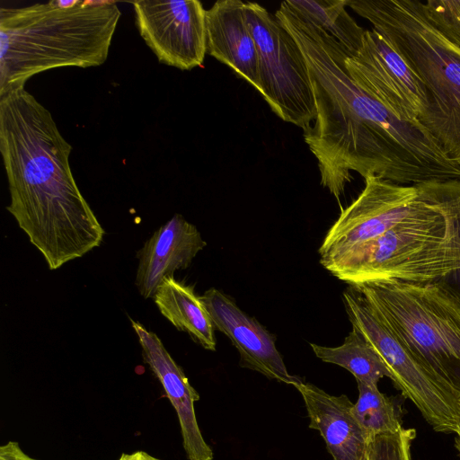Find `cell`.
I'll list each match as a JSON object with an SVG mask.
<instances>
[{
  "instance_id": "obj_20",
  "label": "cell",
  "mask_w": 460,
  "mask_h": 460,
  "mask_svg": "<svg viewBox=\"0 0 460 460\" xmlns=\"http://www.w3.org/2000/svg\"><path fill=\"white\" fill-rule=\"evenodd\" d=\"M415 186L444 217L447 234L457 257V268L438 281L460 296V180L430 181Z\"/></svg>"
},
{
  "instance_id": "obj_19",
  "label": "cell",
  "mask_w": 460,
  "mask_h": 460,
  "mask_svg": "<svg viewBox=\"0 0 460 460\" xmlns=\"http://www.w3.org/2000/svg\"><path fill=\"white\" fill-rule=\"evenodd\" d=\"M310 346L318 358L344 367L357 382L377 385L382 377H392L378 352L353 328L341 346L332 348L314 343Z\"/></svg>"
},
{
  "instance_id": "obj_21",
  "label": "cell",
  "mask_w": 460,
  "mask_h": 460,
  "mask_svg": "<svg viewBox=\"0 0 460 460\" xmlns=\"http://www.w3.org/2000/svg\"><path fill=\"white\" fill-rule=\"evenodd\" d=\"M358 398L353 413L361 427L373 438L395 433L402 428L400 409L393 399L382 394L377 385L357 382Z\"/></svg>"
},
{
  "instance_id": "obj_4",
  "label": "cell",
  "mask_w": 460,
  "mask_h": 460,
  "mask_svg": "<svg viewBox=\"0 0 460 460\" xmlns=\"http://www.w3.org/2000/svg\"><path fill=\"white\" fill-rule=\"evenodd\" d=\"M389 40L424 84L419 121L460 166V48L428 19L420 0H346Z\"/></svg>"
},
{
  "instance_id": "obj_14",
  "label": "cell",
  "mask_w": 460,
  "mask_h": 460,
  "mask_svg": "<svg viewBox=\"0 0 460 460\" xmlns=\"http://www.w3.org/2000/svg\"><path fill=\"white\" fill-rule=\"evenodd\" d=\"M294 386L305 402L309 428L320 432L333 460H368L373 438L357 420L347 395L329 394L302 380Z\"/></svg>"
},
{
  "instance_id": "obj_24",
  "label": "cell",
  "mask_w": 460,
  "mask_h": 460,
  "mask_svg": "<svg viewBox=\"0 0 460 460\" xmlns=\"http://www.w3.org/2000/svg\"><path fill=\"white\" fill-rule=\"evenodd\" d=\"M0 460H38L27 455L16 441L0 447Z\"/></svg>"
},
{
  "instance_id": "obj_26",
  "label": "cell",
  "mask_w": 460,
  "mask_h": 460,
  "mask_svg": "<svg viewBox=\"0 0 460 460\" xmlns=\"http://www.w3.org/2000/svg\"><path fill=\"white\" fill-rule=\"evenodd\" d=\"M455 446H456V449L458 450V452L460 453V430L456 434V437L455 439Z\"/></svg>"
},
{
  "instance_id": "obj_7",
  "label": "cell",
  "mask_w": 460,
  "mask_h": 460,
  "mask_svg": "<svg viewBox=\"0 0 460 460\" xmlns=\"http://www.w3.org/2000/svg\"><path fill=\"white\" fill-rule=\"evenodd\" d=\"M244 14L257 47L258 92L278 117L306 131L316 118V108L297 43L262 5L244 2Z\"/></svg>"
},
{
  "instance_id": "obj_2",
  "label": "cell",
  "mask_w": 460,
  "mask_h": 460,
  "mask_svg": "<svg viewBox=\"0 0 460 460\" xmlns=\"http://www.w3.org/2000/svg\"><path fill=\"white\" fill-rule=\"evenodd\" d=\"M71 151L50 111L24 87L0 96L6 209L52 270L100 246L104 235L75 181Z\"/></svg>"
},
{
  "instance_id": "obj_25",
  "label": "cell",
  "mask_w": 460,
  "mask_h": 460,
  "mask_svg": "<svg viewBox=\"0 0 460 460\" xmlns=\"http://www.w3.org/2000/svg\"><path fill=\"white\" fill-rule=\"evenodd\" d=\"M118 460H161L149 453L142 450L132 453H122Z\"/></svg>"
},
{
  "instance_id": "obj_23",
  "label": "cell",
  "mask_w": 460,
  "mask_h": 460,
  "mask_svg": "<svg viewBox=\"0 0 460 460\" xmlns=\"http://www.w3.org/2000/svg\"><path fill=\"white\" fill-rule=\"evenodd\" d=\"M415 430L403 427L395 433L378 435L370 443L368 460H411Z\"/></svg>"
},
{
  "instance_id": "obj_11",
  "label": "cell",
  "mask_w": 460,
  "mask_h": 460,
  "mask_svg": "<svg viewBox=\"0 0 460 460\" xmlns=\"http://www.w3.org/2000/svg\"><path fill=\"white\" fill-rule=\"evenodd\" d=\"M140 36L158 61L181 70L201 66L208 53L206 12L198 0L132 2Z\"/></svg>"
},
{
  "instance_id": "obj_12",
  "label": "cell",
  "mask_w": 460,
  "mask_h": 460,
  "mask_svg": "<svg viewBox=\"0 0 460 460\" xmlns=\"http://www.w3.org/2000/svg\"><path fill=\"white\" fill-rule=\"evenodd\" d=\"M200 299L215 330L224 333L238 350L241 367L288 385H295L301 381L288 372L275 345L276 336L242 311L229 296L212 288Z\"/></svg>"
},
{
  "instance_id": "obj_18",
  "label": "cell",
  "mask_w": 460,
  "mask_h": 460,
  "mask_svg": "<svg viewBox=\"0 0 460 460\" xmlns=\"http://www.w3.org/2000/svg\"><path fill=\"white\" fill-rule=\"evenodd\" d=\"M298 17L323 29L341 46L347 56L362 46L366 30L346 10V0H288L283 2Z\"/></svg>"
},
{
  "instance_id": "obj_10",
  "label": "cell",
  "mask_w": 460,
  "mask_h": 460,
  "mask_svg": "<svg viewBox=\"0 0 460 460\" xmlns=\"http://www.w3.org/2000/svg\"><path fill=\"white\" fill-rule=\"evenodd\" d=\"M344 63L354 82L400 119L416 120L423 113V83L393 43L376 31L366 30L361 48L354 55L345 54Z\"/></svg>"
},
{
  "instance_id": "obj_3",
  "label": "cell",
  "mask_w": 460,
  "mask_h": 460,
  "mask_svg": "<svg viewBox=\"0 0 460 460\" xmlns=\"http://www.w3.org/2000/svg\"><path fill=\"white\" fill-rule=\"evenodd\" d=\"M121 13L114 1L79 0L60 8L53 0L0 9V96L33 75L106 62Z\"/></svg>"
},
{
  "instance_id": "obj_15",
  "label": "cell",
  "mask_w": 460,
  "mask_h": 460,
  "mask_svg": "<svg viewBox=\"0 0 460 460\" xmlns=\"http://www.w3.org/2000/svg\"><path fill=\"white\" fill-rule=\"evenodd\" d=\"M207 243L196 226L175 214L158 228L137 253L139 260L136 286L144 298L156 290L174 271L187 269Z\"/></svg>"
},
{
  "instance_id": "obj_16",
  "label": "cell",
  "mask_w": 460,
  "mask_h": 460,
  "mask_svg": "<svg viewBox=\"0 0 460 460\" xmlns=\"http://www.w3.org/2000/svg\"><path fill=\"white\" fill-rule=\"evenodd\" d=\"M208 54L259 89L258 52L244 14V2L217 1L206 12Z\"/></svg>"
},
{
  "instance_id": "obj_13",
  "label": "cell",
  "mask_w": 460,
  "mask_h": 460,
  "mask_svg": "<svg viewBox=\"0 0 460 460\" xmlns=\"http://www.w3.org/2000/svg\"><path fill=\"white\" fill-rule=\"evenodd\" d=\"M129 320L142 348L145 362L161 383L177 413L188 460H212L213 451L203 438L195 414L194 402L199 400V394L159 337L140 323Z\"/></svg>"
},
{
  "instance_id": "obj_22",
  "label": "cell",
  "mask_w": 460,
  "mask_h": 460,
  "mask_svg": "<svg viewBox=\"0 0 460 460\" xmlns=\"http://www.w3.org/2000/svg\"><path fill=\"white\" fill-rule=\"evenodd\" d=\"M423 6L432 25L460 48V0H428Z\"/></svg>"
},
{
  "instance_id": "obj_9",
  "label": "cell",
  "mask_w": 460,
  "mask_h": 460,
  "mask_svg": "<svg viewBox=\"0 0 460 460\" xmlns=\"http://www.w3.org/2000/svg\"><path fill=\"white\" fill-rule=\"evenodd\" d=\"M415 185H401L372 175L358 197L343 209L319 249L320 262L372 241L426 205Z\"/></svg>"
},
{
  "instance_id": "obj_5",
  "label": "cell",
  "mask_w": 460,
  "mask_h": 460,
  "mask_svg": "<svg viewBox=\"0 0 460 460\" xmlns=\"http://www.w3.org/2000/svg\"><path fill=\"white\" fill-rule=\"evenodd\" d=\"M351 286L417 361L460 400V296L439 281Z\"/></svg>"
},
{
  "instance_id": "obj_17",
  "label": "cell",
  "mask_w": 460,
  "mask_h": 460,
  "mask_svg": "<svg viewBox=\"0 0 460 460\" xmlns=\"http://www.w3.org/2000/svg\"><path fill=\"white\" fill-rule=\"evenodd\" d=\"M154 300L160 313L179 331L208 350H216L215 328L205 305L192 286L166 278Z\"/></svg>"
},
{
  "instance_id": "obj_6",
  "label": "cell",
  "mask_w": 460,
  "mask_h": 460,
  "mask_svg": "<svg viewBox=\"0 0 460 460\" xmlns=\"http://www.w3.org/2000/svg\"><path fill=\"white\" fill-rule=\"evenodd\" d=\"M426 202L377 238L321 264L349 285L387 279L412 283L439 280L457 268V257L444 217Z\"/></svg>"
},
{
  "instance_id": "obj_1",
  "label": "cell",
  "mask_w": 460,
  "mask_h": 460,
  "mask_svg": "<svg viewBox=\"0 0 460 460\" xmlns=\"http://www.w3.org/2000/svg\"><path fill=\"white\" fill-rule=\"evenodd\" d=\"M305 58L316 118L304 131L321 184L339 201L351 172L401 185L460 180V166L419 121L397 118L350 77L339 42L282 2L275 13Z\"/></svg>"
},
{
  "instance_id": "obj_8",
  "label": "cell",
  "mask_w": 460,
  "mask_h": 460,
  "mask_svg": "<svg viewBox=\"0 0 460 460\" xmlns=\"http://www.w3.org/2000/svg\"><path fill=\"white\" fill-rule=\"evenodd\" d=\"M342 296L352 328L381 356L396 387L416 405L434 430L457 434L460 400L417 361L353 286L349 285Z\"/></svg>"
}]
</instances>
